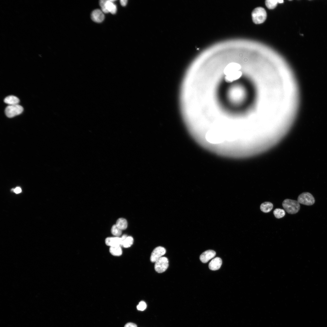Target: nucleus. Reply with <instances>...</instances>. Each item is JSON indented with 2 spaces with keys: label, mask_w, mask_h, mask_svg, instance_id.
Masks as SVG:
<instances>
[{
  "label": "nucleus",
  "mask_w": 327,
  "mask_h": 327,
  "mask_svg": "<svg viewBox=\"0 0 327 327\" xmlns=\"http://www.w3.org/2000/svg\"><path fill=\"white\" fill-rule=\"evenodd\" d=\"M233 90L234 102L238 105L245 104L247 101L249 95V90L247 87L239 83L235 84Z\"/></svg>",
  "instance_id": "nucleus-1"
},
{
  "label": "nucleus",
  "mask_w": 327,
  "mask_h": 327,
  "mask_svg": "<svg viewBox=\"0 0 327 327\" xmlns=\"http://www.w3.org/2000/svg\"><path fill=\"white\" fill-rule=\"evenodd\" d=\"M282 206L289 213L295 214L298 213L300 209L299 203L297 201L290 199H286L282 203Z\"/></svg>",
  "instance_id": "nucleus-2"
},
{
  "label": "nucleus",
  "mask_w": 327,
  "mask_h": 327,
  "mask_svg": "<svg viewBox=\"0 0 327 327\" xmlns=\"http://www.w3.org/2000/svg\"><path fill=\"white\" fill-rule=\"evenodd\" d=\"M252 17L254 23L256 24H261L264 22L266 18V12L263 7H258L252 11Z\"/></svg>",
  "instance_id": "nucleus-3"
},
{
  "label": "nucleus",
  "mask_w": 327,
  "mask_h": 327,
  "mask_svg": "<svg viewBox=\"0 0 327 327\" xmlns=\"http://www.w3.org/2000/svg\"><path fill=\"white\" fill-rule=\"evenodd\" d=\"M297 201L299 203L307 206H311L315 203V200L314 197L311 193L304 192L298 196Z\"/></svg>",
  "instance_id": "nucleus-4"
},
{
  "label": "nucleus",
  "mask_w": 327,
  "mask_h": 327,
  "mask_svg": "<svg viewBox=\"0 0 327 327\" xmlns=\"http://www.w3.org/2000/svg\"><path fill=\"white\" fill-rule=\"evenodd\" d=\"M23 111L22 107L18 104L8 105L5 108V113L7 117L12 118L20 114Z\"/></svg>",
  "instance_id": "nucleus-5"
},
{
  "label": "nucleus",
  "mask_w": 327,
  "mask_h": 327,
  "mask_svg": "<svg viewBox=\"0 0 327 327\" xmlns=\"http://www.w3.org/2000/svg\"><path fill=\"white\" fill-rule=\"evenodd\" d=\"M155 263V269L157 272L159 273L165 272L169 266L168 259L165 257H161Z\"/></svg>",
  "instance_id": "nucleus-6"
},
{
  "label": "nucleus",
  "mask_w": 327,
  "mask_h": 327,
  "mask_svg": "<svg viewBox=\"0 0 327 327\" xmlns=\"http://www.w3.org/2000/svg\"><path fill=\"white\" fill-rule=\"evenodd\" d=\"M166 252V249L164 247L161 246L156 247L151 253L150 257L151 261L153 263H155L162 257Z\"/></svg>",
  "instance_id": "nucleus-7"
},
{
  "label": "nucleus",
  "mask_w": 327,
  "mask_h": 327,
  "mask_svg": "<svg viewBox=\"0 0 327 327\" xmlns=\"http://www.w3.org/2000/svg\"><path fill=\"white\" fill-rule=\"evenodd\" d=\"M121 238L119 237H108L105 240L106 244L110 247L121 246Z\"/></svg>",
  "instance_id": "nucleus-8"
},
{
  "label": "nucleus",
  "mask_w": 327,
  "mask_h": 327,
  "mask_svg": "<svg viewBox=\"0 0 327 327\" xmlns=\"http://www.w3.org/2000/svg\"><path fill=\"white\" fill-rule=\"evenodd\" d=\"M103 12L102 11L99 9L94 10L92 12L91 15L92 20L97 23L102 22L104 18Z\"/></svg>",
  "instance_id": "nucleus-9"
},
{
  "label": "nucleus",
  "mask_w": 327,
  "mask_h": 327,
  "mask_svg": "<svg viewBox=\"0 0 327 327\" xmlns=\"http://www.w3.org/2000/svg\"><path fill=\"white\" fill-rule=\"evenodd\" d=\"M216 252L212 250H209L203 253L200 256V259L203 263L207 262L216 255Z\"/></svg>",
  "instance_id": "nucleus-10"
},
{
  "label": "nucleus",
  "mask_w": 327,
  "mask_h": 327,
  "mask_svg": "<svg viewBox=\"0 0 327 327\" xmlns=\"http://www.w3.org/2000/svg\"><path fill=\"white\" fill-rule=\"evenodd\" d=\"M222 260L219 257H216L213 259L210 263L209 267L212 270H216L219 269L222 265Z\"/></svg>",
  "instance_id": "nucleus-11"
},
{
  "label": "nucleus",
  "mask_w": 327,
  "mask_h": 327,
  "mask_svg": "<svg viewBox=\"0 0 327 327\" xmlns=\"http://www.w3.org/2000/svg\"><path fill=\"white\" fill-rule=\"evenodd\" d=\"M114 0H107L105 4V8L108 12L114 14H115L117 11V7L116 5L113 3Z\"/></svg>",
  "instance_id": "nucleus-12"
},
{
  "label": "nucleus",
  "mask_w": 327,
  "mask_h": 327,
  "mask_svg": "<svg viewBox=\"0 0 327 327\" xmlns=\"http://www.w3.org/2000/svg\"><path fill=\"white\" fill-rule=\"evenodd\" d=\"M4 102L5 103L8 104V105H14L18 104L19 102V100L16 96L10 95L5 98Z\"/></svg>",
  "instance_id": "nucleus-13"
},
{
  "label": "nucleus",
  "mask_w": 327,
  "mask_h": 327,
  "mask_svg": "<svg viewBox=\"0 0 327 327\" xmlns=\"http://www.w3.org/2000/svg\"><path fill=\"white\" fill-rule=\"evenodd\" d=\"M273 207V204L270 202H265L262 203L260 206L261 211L265 213L270 212Z\"/></svg>",
  "instance_id": "nucleus-14"
},
{
  "label": "nucleus",
  "mask_w": 327,
  "mask_h": 327,
  "mask_svg": "<svg viewBox=\"0 0 327 327\" xmlns=\"http://www.w3.org/2000/svg\"><path fill=\"white\" fill-rule=\"evenodd\" d=\"M116 225L122 230H125L127 227V222L125 219L119 218L117 221Z\"/></svg>",
  "instance_id": "nucleus-15"
},
{
  "label": "nucleus",
  "mask_w": 327,
  "mask_h": 327,
  "mask_svg": "<svg viewBox=\"0 0 327 327\" xmlns=\"http://www.w3.org/2000/svg\"><path fill=\"white\" fill-rule=\"evenodd\" d=\"M121 246L127 248L129 247L133 244L134 239L131 236H127L125 239L121 240Z\"/></svg>",
  "instance_id": "nucleus-16"
},
{
  "label": "nucleus",
  "mask_w": 327,
  "mask_h": 327,
  "mask_svg": "<svg viewBox=\"0 0 327 327\" xmlns=\"http://www.w3.org/2000/svg\"><path fill=\"white\" fill-rule=\"evenodd\" d=\"M121 246L111 247L109 249L110 253L115 256H120L122 253Z\"/></svg>",
  "instance_id": "nucleus-17"
},
{
  "label": "nucleus",
  "mask_w": 327,
  "mask_h": 327,
  "mask_svg": "<svg viewBox=\"0 0 327 327\" xmlns=\"http://www.w3.org/2000/svg\"><path fill=\"white\" fill-rule=\"evenodd\" d=\"M265 3L268 8L270 9H273L277 5L278 0H266L265 1Z\"/></svg>",
  "instance_id": "nucleus-18"
},
{
  "label": "nucleus",
  "mask_w": 327,
  "mask_h": 327,
  "mask_svg": "<svg viewBox=\"0 0 327 327\" xmlns=\"http://www.w3.org/2000/svg\"><path fill=\"white\" fill-rule=\"evenodd\" d=\"M275 217L279 219L283 217L285 215V212L284 210L280 208L275 209L273 212Z\"/></svg>",
  "instance_id": "nucleus-19"
},
{
  "label": "nucleus",
  "mask_w": 327,
  "mask_h": 327,
  "mask_svg": "<svg viewBox=\"0 0 327 327\" xmlns=\"http://www.w3.org/2000/svg\"><path fill=\"white\" fill-rule=\"evenodd\" d=\"M122 231L116 224L113 225L111 229V233L115 236H120L122 234Z\"/></svg>",
  "instance_id": "nucleus-20"
},
{
  "label": "nucleus",
  "mask_w": 327,
  "mask_h": 327,
  "mask_svg": "<svg viewBox=\"0 0 327 327\" xmlns=\"http://www.w3.org/2000/svg\"><path fill=\"white\" fill-rule=\"evenodd\" d=\"M147 306V304L144 301H141L139 302V304L137 305V308L138 310L143 311L146 309Z\"/></svg>",
  "instance_id": "nucleus-21"
},
{
  "label": "nucleus",
  "mask_w": 327,
  "mask_h": 327,
  "mask_svg": "<svg viewBox=\"0 0 327 327\" xmlns=\"http://www.w3.org/2000/svg\"><path fill=\"white\" fill-rule=\"evenodd\" d=\"M107 0H101L100 1V5L102 11L104 13H108L106 8L105 4Z\"/></svg>",
  "instance_id": "nucleus-22"
},
{
  "label": "nucleus",
  "mask_w": 327,
  "mask_h": 327,
  "mask_svg": "<svg viewBox=\"0 0 327 327\" xmlns=\"http://www.w3.org/2000/svg\"><path fill=\"white\" fill-rule=\"evenodd\" d=\"M124 327H137V325L132 322H128L127 323Z\"/></svg>",
  "instance_id": "nucleus-23"
},
{
  "label": "nucleus",
  "mask_w": 327,
  "mask_h": 327,
  "mask_svg": "<svg viewBox=\"0 0 327 327\" xmlns=\"http://www.w3.org/2000/svg\"><path fill=\"white\" fill-rule=\"evenodd\" d=\"M21 191V188L19 187H17L14 190V191L16 193H18Z\"/></svg>",
  "instance_id": "nucleus-24"
},
{
  "label": "nucleus",
  "mask_w": 327,
  "mask_h": 327,
  "mask_svg": "<svg viewBox=\"0 0 327 327\" xmlns=\"http://www.w3.org/2000/svg\"><path fill=\"white\" fill-rule=\"evenodd\" d=\"M127 0H121L120 2L121 5L123 6L126 5L127 4Z\"/></svg>",
  "instance_id": "nucleus-25"
},
{
  "label": "nucleus",
  "mask_w": 327,
  "mask_h": 327,
  "mask_svg": "<svg viewBox=\"0 0 327 327\" xmlns=\"http://www.w3.org/2000/svg\"><path fill=\"white\" fill-rule=\"evenodd\" d=\"M283 2H284V1L283 0H278V3H283Z\"/></svg>",
  "instance_id": "nucleus-26"
}]
</instances>
